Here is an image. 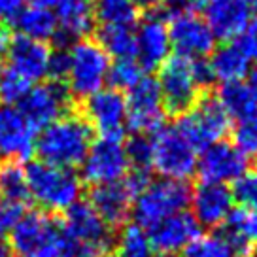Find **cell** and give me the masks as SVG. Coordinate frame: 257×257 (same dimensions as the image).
I'll list each match as a JSON object with an SVG mask.
<instances>
[{
  "instance_id": "6da1fadb",
  "label": "cell",
  "mask_w": 257,
  "mask_h": 257,
  "mask_svg": "<svg viewBox=\"0 0 257 257\" xmlns=\"http://www.w3.org/2000/svg\"><path fill=\"white\" fill-rule=\"evenodd\" d=\"M91 144L93 128L83 119V115L66 113L42 128L36 137L34 152L44 163L74 170L85 159Z\"/></svg>"
},
{
  "instance_id": "7a4b0ae2",
  "label": "cell",
  "mask_w": 257,
  "mask_h": 257,
  "mask_svg": "<svg viewBox=\"0 0 257 257\" xmlns=\"http://www.w3.org/2000/svg\"><path fill=\"white\" fill-rule=\"evenodd\" d=\"M29 197L46 212H64L80 201L81 180L72 169L34 161L25 169Z\"/></svg>"
},
{
  "instance_id": "3957f363",
  "label": "cell",
  "mask_w": 257,
  "mask_h": 257,
  "mask_svg": "<svg viewBox=\"0 0 257 257\" xmlns=\"http://www.w3.org/2000/svg\"><path fill=\"white\" fill-rule=\"evenodd\" d=\"M110 57L93 38H81L66 49L64 81L72 98H87L104 87L110 70Z\"/></svg>"
},
{
  "instance_id": "277c9868",
  "label": "cell",
  "mask_w": 257,
  "mask_h": 257,
  "mask_svg": "<svg viewBox=\"0 0 257 257\" xmlns=\"http://www.w3.org/2000/svg\"><path fill=\"white\" fill-rule=\"evenodd\" d=\"M189 197H191L189 185L180 180L161 178L155 182H148L133 202L135 221L148 231L165 217L184 212L189 204Z\"/></svg>"
},
{
  "instance_id": "5b68a950",
  "label": "cell",
  "mask_w": 257,
  "mask_h": 257,
  "mask_svg": "<svg viewBox=\"0 0 257 257\" xmlns=\"http://www.w3.org/2000/svg\"><path fill=\"white\" fill-rule=\"evenodd\" d=\"M152 169L163 178L185 182L197 170L199 152L176 125H161L152 133Z\"/></svg>"
},
{
  "instance_id": "8992f818",
  "label": "cell",
  "mask_w": 257,
  "mask_h": 257,
  "mask_svg": "<svg viewBox=\"0 0 257 257\" xmlns=\"http://www.w3.org/2000/svg\"><path fill=\"white\" fill-rule=\"evenodd\" d=\"M231 115L225 112L214 91H204L199 102L174 123L178 131L191 142L197 152H202L210 144L221 142L231 133Z\"/></svg>"
},
{
  "instance_id": "52a82bcc",
  "label": "cell",
  "mask_w": 257,
  "mask_h": 257,
  "mask_svg": "<svg viewBox=\"0 0 257 257\" xmlns=\"http://www.w3.org/2000/svg\"><path fill=\"white\" fill-rule=\"evenodd\" d=\"M157 70V83L165 113H170L174 117L187 113L204 93L195 78L191 59H185L182 55L167 57Z\"/></svg>"
},
{
  "instance_id": "ba28073f",
  "label": "cell",
  "mask_w": 257,
  "mask_h": 257,
  "mask_svg": "<svg viewBox=\"0 0 257 257\" xmlns=\"http://www.w3.org/2000/svg\"><path fill=\"white\" fill-rule=\"evenodd\" d=\"M61 223L46 212L23 214L10 231V246L16 257H48L63 251Z\"/></svg>"
},
{
  "instance_id": "9c48e42d",
  "label": "cell",
  "mask_w": 257,
  "mask_h": 257,
  "mask_svg": "<svg viewBox=\"0 0 257 257\" xmlns=\"http://www.w3.org/2000/svg\"><path fill=\"white\" fill-rule=\"evenodd\" d=\"M16 106L32 127L42 131L70 112L72 96L61 81H38L31 85Z\"/></svg>"
},
{
  "instance_id": "30bf717a",
  "label": "cell",
  "mask_w": 257,
  "mask_h": 257,
  "mask_svg": "<svg viewBox=\"0 0 257 257\" xmlns=\"http://www.w3.org/2000/svg\"><path fill=\"white\" fill-rule=\"evenodd\" d=\"M146 184L148 176L131 172L127 178H121L117 182L95 185V189L91 191L89 204L110 227H119L131 216L135 197Z\"/></svg>"
},
{
  "instance_id": "8fae6325",
  "label": "cell",
  "mask_w": 257,
  "mask_h": 257,
  "mask_svg": "<svg viewBox=\"0 0 257 257\" xmlns=\"http://www.w3.org/2000/svg\"><path fill=\"white\" fill-rule=\"evenodd\" d=\"M125 104H127V125L137 135L153 133L163 125L165 108H163L157 78L144 74L128 89Z\"/></svg>"
},
{
  "instance_id": "7c38bea8",
  "label": "cell",
  "mask_w": 257,
  "mask_h": 257,
  "mask_svg": "<svg viewBox=\"0 0 257 257\" xmlns=\"http://www.w3.org/2000/svg\"><path fill=\"white\" fill-rule=\"evenodd\" d=\"M81 176L91 185H102L125 178L128 170L125 144L121 138L100 137L91 144L85 159L81 161Z\"/></svg>"
},
{
  "instance_id": "4fadbf2b",
  "label": "cell",
  "mask_w": 257,
  "mask_h": 257,
  "mask_svg": "<svg viewBox=\"0 0 257 257\" xmlns=\"http://www.w3.org/2000/svg\"><path fill=\"white\" fill-rule=\"evenodd\" d=\"M170 48L185 59H206L216 48V36L197 12H180L169 17Z\"/></svg>"
},
{
  "instance_id": "5bb4252c",
  "label": "cell",
  "mask_w": 257,
  "mask_h": 257,
  "mask_svg": "<svg viewBox=\"0 0 257 257\" xmlns=\"http://www.w3.org/2000/svg\"><path fill=\"white\" fill-rule=\"evenodd\" d=\"M83 119L100 137L121 138L127 125V104L123 93L113 87H102L83 98Z\"/></svg>"
},
{
  "instance_id": "9a60e30c",
  "label": "cell",
  "mask_w": 257,
  "mask_h": 257,
  "mask_svg": "<svg viewBox=\"0 0 257 257\" xmlns=\"http://www.w3.org/2000/svg\"><path fill=\"white\" fill-rule=\"evenodd\" d=\"M137 25V61L142 70L153 72L169 57V16L159 8L155 12H148L144 19H138Z\"/></svg>"
},
{
  "instance_id": "2e32d148",
  "label": "cell",
  "mask_w": 257,
  "mask_h": 257,
  "mask_svg": "<svg viewBox=\"0 0 257 257\" xmlns=\"http://www.w3.org/2000/svg\"><path fill=\"white\" fill-rule=\"evenodd\" d=\"M36 133L17 106L0 104V159L16 163L31 159Z\"/></svg>"
},
{
  "instance_id": "e0dca14e",
  "label": "cell",
  "mask_w": 257,
  "mask_h": 257,
  "mask_svg": "<svg viewBox=\"0 0 257 257\" xmlns=\"http://www.w3.org/2000/svg\"><path fill=\"white\" fill-rule=\"evenodd\" d=\"M197 169L202 182L227 185L248 172V157L234 144L221 140L202 150L201 159L197 161Z\"/></svg>"
},
{
  "instance_id": "ac0fdd59",
  "label": "cell",
  "mask_w": 257,
  "mask_h": 257,
  "mask_svg": "<svg viewBox=\"0 0 257 257\" xmlns=\"http://www.w3.org/2000/svg\"><path fill=\"white\" fill-rule=\"evenodd\" d=\"M6 57H8V66H12L19 76H23L32 85L49 78L53 49L48 42L17 36L16 40H10Z\"/></svg>"
},
{
  "instance_id": "d6986e66",
  "label": "cell",
  "mask_w": 257,
  "mask_h": 257,
  "mask_svg": "<svg viewBox=\"0 0 257 257\" xmlns=\"http://www.w3.org/2000/svg\"><path fill=\"white\" fill-rule=\"evenodd\" d=\"M195 221L202 227L216 229L227 221L233 212V191L225 184L201 182L189 197Z\"/></svg>"
},
{
  "instance_id": "ffe728a7",
  "label": "cell",
  "mask_w": 257,
  "mask_h": 257,
  "mask_svg": "<svg viewBox=\"0 0 257 257\" xmlns=\"http://www.w3.org/2000/svg\"><path fill=\"white\" fill-rule=\"evenodd\" d=\"M146 233L153 251L172 257L180 253L195 236H199V223L195 221L191 214H187L184 210L165 217L163 221L150 227Z\"/></svg>"
},
{
  "instance_id": "44dd1931",
  "label": "cell",
  "mask_w": 257,
  "mask_h": 257,
  "mask_svg": "<svg viewBox=\"0 0 257 257\" xmlns=\"http://www.w3.org/2000/svg\"><path fill=\"white\" fill-rule=\"evenodd\" d=\"M63 229L64 238L74 242H91V244H112V231L110 225L96 214V210L89 202L78 201L68 210L63 212Z\"/></svg>"
},
{
  "instance_id": "7402d4cb",
  "label": "cell",
  "mask_w": 257,
  "mask_h": 257,
  "mask_svg": "<svg viewBox=\"0 0 257 257\" xmlns=\"http://www.w3.org/2000/svg\"><path fill=\"white\" fill-rule=\"evenodd\" d=\"M206 23L214 36L223 42L234 40L249 21V12L246 0H210L204 8Z\"/></svg>"
},
{
  "instance_id": "603a6c76",
  "label": "cell",
  "mask_w": 257,
  "mask_h": 257,
  "mask_svg": "<svg viewBox=\"0 0 257 257\" xmlns=\"http://www.w3.org/2000/svg\"><path fill=\"white\" fill-rule=\"evenodd\" d=\"M57 36L63 40L87 38L95 27L93 0H63L55 6Z\"/></svg>"
},
{
  "instance_id": "cb8c5ba5",
  "label": "cell",
  "mask_w": 257,
  "mask_h": 257,
  "mask_svg": "<svg viewBox=\"0 0 257 257\" xmlns=\"http://www.w3.org/2000/svg\"><path fill=\"white\" fill-rule=\"evenodd\" d=\"M14 25H16L17 36L48 42V44L49 40L57 38V19L55 12H51V8L31 4L29 8L21 10V14L14 19Z\"/></svg>"
},
{
  "instance_id": "d4e9b609",
  "label": "cell",
  "mask_w": 257,
  "mask_h": 257,
  "mask_svg": "<svg viewBox=\"0 0 257 257\" xmlns=\"http://www.w3.org/2000/svg\"><path fill=\"white\" fill-rule=\"evenodd\" d=\"M208 64L217 81H236L242 80L249 70V59L234 42H225L223 46L214 48L210 53Z\"/></svg>"
},
{
  "instance_id": "484cf974",
  "label": "cell",
  "mask_w": 257,
  "mask_h": 257,
  "mask_svg": "<svg viewBox=\"0 0 257 257\" xmlns=\"http://www.w3.org/2000/svg\"><path fill=\"white\" fill-rule=\"evenodd\" d=\"M217 100L221 102L225 112L231 115V119H248L257 113V106L253 96L249 93L248 85L242 80L223 81L217 89Z\"/></svg>"
},
{
  "instance_id": "4316f807",
  "label": "cell",
  "mask_w": 257,
  "mask_h": 257,
  "mask_svg": "<svg viewBox=\"0 0 257 257\" xmlns=\"http://www.w3.org/2000/svg\"><path fill=\"white\" fill-rule=\"evenodd\" d=\"M96 42L110 59H137V38L133 27L100 25Z\"/></svg>"
},
{
  "instance_id": "83f0119b",
  "label": "cell",
  "mask_w": 257,
  "mask_h": 257,
  "mask_svg": "<svg viewBox=\"0 0 257 257\" xmlns=\"http://www.w3.org/2000/svg\"><path fill=\"white\" fill-rule=\"evenodd\" d=\"M93 14L100 25L115 27H135L140 19V10L135 0H95Z\"/></svg>"
},
{
  "instance_id": "f1b7e54d",
  "label": "cell",
  "mask_w": 257,
  "mask_h": 257,
  "mask_svg": "<svg viewBox=\"0 0 257 257\" xmlns=\"http://www.w3.org/2000/svg\"><path fill=\"white\" fill-rule=\"evenodd\" d=\"M0 195L19 204H27V201L31 199L25 169L19 167V163L16 161L0 163Z\"/></svg>"
},
{
  "instance_id": "f546056e",
  "label": "cell",
  "mask_w": 257,
  "mask_h": 257,
  "mask_svg": "<svg viewBox=\"0 0 257 257\" xmlns=\"http://www.w3.org/2000/svg\"><path fill=\"white\" fill-rule=\"evenodd\" d=\"M180 257H238L223 233L199 234L182 251Z\"/></svg>"
},
{
  "instance_id": "4dcf8cb0",
  "label": "cell",
  "mask_w": 257,
  "mask_h": 257,
  "mask_svg": "<svg viewBox=\"0 0 257 257\" xmlns=\"http://www.w3.org/2000/svg\"><path fill=\"white\" fill-rule=\"evenodd\" d=\"M113 244L117 257H153L148 233L140 225H125Z\"/></svg>"
},
{
  "instance_id": "1f68e13d",
  "label": "cell",
  "mask_w": 257,
  "mask_h": 257,
  "mask_svg": "<svg viewBox=\"0 0 257 257\" xmlns=\"http://www.w3.org/2000/svg\"><path fill=\"white\" fill-rule=\"evenodd\" d=\"M128 169L133 174L148 176L152 170V140L146 135H137L125 144Z\"/></svg>"
},
{
  "instance_id": "d6a6232c",
  "label": "cell",
  "mask_w": 257,
  "mask_h": 257,
  "mask_svg": "<svg viewBox=\"0 0 257 257\" xmlns=\"http://www.w3.org/2000/svg\"><path fill=\"white\" fill-rule=\"evenodd\" d=\"M31 85L32 83H29L23 76H19L12 66L8 64L0 66V104L16 106L31 89Z\"/></svg>"
},
{
  "instance_id": "836d02e7",
  "label": "cell",
  "mask_w": 257,
  "mask_h": 257,
  "mask_svg": "<svg viewBox=\"0 0 257 257\" xmlns=\"http://www.w3.org/2000/svg\"><path fill=\"white\" fill-rule=\"evenodd\" d=\"M144 76V70L137 59H115V63L110 64L108 80L110 85L117 91H128Z\"/></svg>"
},
{
  "instance_id": "e575fe53",
  "label": "cell",
  "mask_w": 257,
  "mask_h": 257,
  "mask_svg": "<svg viewBox=\"0 0 257 257\" xmlns=\"http://www.w3.org/2000/svg\"><path fill=\"white\" fill-rule=\"evenodd\" d=\"M223 225L251 244H257V210H234Z\"/></svg>"
},
{
  "instance_id": "d590c367",
  "label": "cell",
  "mask_w": 257,
  "mask_h": 257,
  "mask_svg": "<svg viewBox=\"0 0 257 257\" xmlns=\"http://www.w3.org/2000/svg\"><path fill=\"white\" fill-rule=\"evenodd\" d=\"M233 199L238 201L242 208L257 210V170L255 172H244L234 182Z\"/></svg>"
},
{
  "instance_id": "8d00e7d4",
  "label": "cell",
  "mask_w": 257,
  "mask_h": 257,
  "mask_svg": "<svg viewBox=\"0 0 257 257\" xmlns=\"http://www.w3.org/2000/svg\"><path fill=\"white\" fill-rule=\"evenodd\" d=\"M234 142L246 155H257V113L238 121V127L234 128Z\"/></svg>"
},
{
  "instance_id": "74e56055",
  "label": "cell",
  "mask_w": 257,
  "mask_h": 257,
  "mask_svg": "<svg viewBox=\"0 0 257 257\" xmlns=\"http://www.w3.org/2000/svg\"><path fill=\"white\" fill-rule=\"evenodd\" d=\"M112 249V244H91L63 238V257H110Z\"/></svg>"
},
{
  "instance_id": "f35d334b",
  "label": "cell",
  "mask_w": 257,
  "mask_h": 257,
  "mask_svg": "<svg viewBox=\"0 0 257 257\" xmlns=\"http://www.w3.org/2000/svg\"><path fill=\"white\" fill-rule=\"evenodd\" d=\"M25 214V204L14 202L0 195V236L10 234V231L16 227V223Z\"/></svg>"
},
{
  "instance_id": "ab89813d",
  "label": "cell",
  "mask_w": 257,
  "mask_h": 257,
  "mask_svg": "<svg viewBox=\"0 0 257 257\" xmlns=\"http://www.w3.org/2000/svg\"><path fill=\"white\" fill-rule=\"evenodd\" d=\"M234 44L242 49V53L248 57L249 61H257V17L249 19L248 25L244 27V31L234 38Z\"/></svg>"
},
{
  "instance_id": "60d3db41",
  "label": "cell",
  "mask_w": 257,
  "mask_h": 257,
  "mask_svg": "<svg viewBox=\"0 0 257 257\" xmlns=\"http://www.w3.org/2000/svg\"><path fill=\"white\" fill-rule=\"evenodd\" d=\"M25 8V0H0V19L2 21H14L21 10Z\"/></svg>"
},
{
  "instance_id": "b9f144b4",
  "label": "cell",
  "mask_w": 257,
  "mask_h": 257,
  "mask_svg": "<svg viewBox=\"0 0 257 257\" xmlns=\"http://www.w3.org/2000/svg\"><path fill=\"white\" fill-rule=\"evenodd\" d=\"M248 89H249V93H251V96H253V102H255V106H257V64L255 66H251L248 70Z\"/></svg>"
},
{
  "instance_id": "7bdbcfd3",
  "label": "cell",
  "mask_w": 257,
  "mask_h": 257,
  "mask_svg": "<svg viewBox=\"0 0 257 257\" xmlns=\"http://www.w3.org/2000/svg\"><path fill=\"white\" fill-rule=\"evenodd\" d=\"M135 4L138 6L140 12H155L163 6V0H135Z\"/></svg>"
},
{
  "instance_id": "ee69618b",
  "label": "cell",
  "mask_w": 257,
  "mask_h": 257,
  "mask_svg": "<svg viewBox=\"0 0 257 257\" xmlns=\"http://www.w3.org/2000/svg\"><path fill=\"white\" fill-rule=\"evenodd\" d=\"M8 46H10V34H8V31L0 25V61L8 53Z\"/></svg>"
},
{
  "instance_id": "f6af8a7d",
  "label": "cell",
  "mask_w": 257,
  "mask_h": 257,
  "mask_svg": "<svg viewBox=\"0 0 257 257\" xmlns=\"http://www.w3.org/2000/svg\"><path fill=\"white\" fill-rule=\"evenodd\" d=\"M0 257H16L14 249L10 246V242L4 236H0Z\"/></svg>"
},
{
  "instance_id": "bcb514c9",
  "label": "cell",
  "mask_w": 257,
  "mask_h": 257,
  "mask_svg": "<svg viewBox=\"0 0 257 257\" xmlns=\"http://www.w3.org/2000/svg\"><path fill=\"white\" fill-rule=\"evenodd\" d=\"M185 4L193 10V12H201L210 4V0H185Z\"/></svg>"
},
{
  "instance_id": "7dc6e473",
  "label": "cell",
  "mask_w": 257,
  "mask_h": 257,
  "mask_svg": "<svg viewBox=\"0 0 257 257\" xmlns=\"http://www.w3.org/2000/svg\"><path fill=\"white\" fill-rule=\"evenodd\" d=\"M31 4L34 6H44V8H55L59 2H63V0H29Z\"/></svg>"
},
{
  "instance_id": "c3c4849f",
  "label": "cell",
  "mask_w": 257,
  "mask_h": 257,
  "mask_svg": "<svg viewBox=\"0 0 257 257\" xmlns=\"http://www.w3.org/2000/svg\"><path fill=\"white\" fill-rule=\"evenodd\" d=\"M246 4H248L249 10H253V12L257 14V0H246Z\"/></svg>"
},
{
  "instance_id": "681fc988",
  "label": "cell",
  "mask_w": 257,
  "mask_h": 257,
  "mask_svg": "<svg viewBox=\"0 0 257 257\" xmlns=\"http://www.w3.org/2000/svg\"><path fill=\"white\" fill-rule=\"evenodd\" d=\"M48 257H63V251H59V253H51V255Z\"/></svg>"
},
{
  "instance_id": "f907efd6",
  "label": "cell",
  "mask_w": 257,
  "mask_h": 257,
  "mask_svg": "<svg viewBox=\"0 0 257 257\" xmlns=\"http://www.w3.org/2000/svg\"><path fill=\"white\" fill-rule=\"evenodd\" d=\"M253 257H257V251H253Z\"/></svg>"
}]
</instances>
